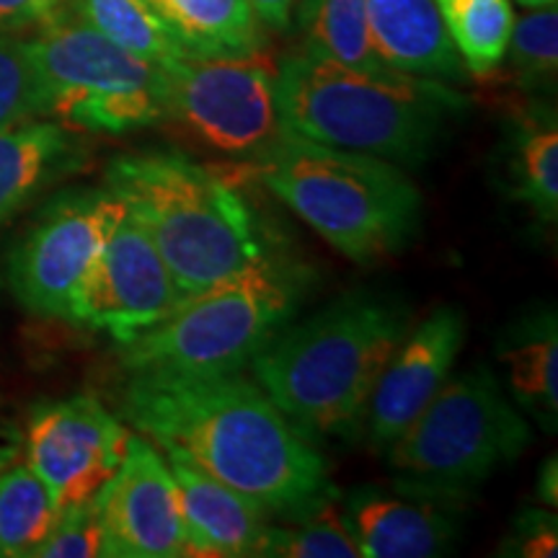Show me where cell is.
<instances>
[{"mask_svg":"<svg viewBox=\"0 0 558 558\" xmlns=\"http://www.w3.org/2000/svg\"><path fill=\"white\" fill-rule=\"evenodd\" d=\"M104 556L181 558L190 554L179 488L163 452L148 437L130 435L120 471L96 494Z\"/></svg>","mask_w":558,"mask_h":558,"instance_id":"cell-13","label":"cell"},{"mask_svg":"<svg viewBox=\"0 0 558 558\" xmlns=\"http://www.w3.org/2000/svg\"><path fill=\"white\" fill-rule=\"evenodd\" d=\"M505 60L522 88L554 86L558 73V11L556 5L530 9L514 16Z\"/></svg>","mask_w":558,"mask_h":558,"instance_id":"cell-27","label":"cell"},{"mask_svg":"<svg viewBox=\"0 0 558 558\" xmlns=\"http://www.w3.org/2000/svg\"><path fill=\"white\" fill-rule=\"evenodd\" d=\"M122 215V199L107 186L58 194L11 254L9 284L19 303L75 324L81 292Z\"/></svg>","mask_w":558,"mask_h":558,"instance_id":"cell-10","label":"cell"},{"mask_svg":"<svg viewBox=\"0 0 558 558\" xmlns=\"http://www.w3.org/2000/svg\"><path fill=\"white\" fill-rule=\"evenodd\" d=\"M124 427L94 396H73L34 409L26 427V463L50 488L58 507L94 499L120 471Z\"/></svg>","mask_w":558,"mask_h":558,"instance_id":"cell-11","label":"cell"},{"mask_svg":"<svg viewBox=\"0 0 558 558\" xmlns=\"http://www.w3.org/2000/svg\"><path fill=\"white\" fill-rule=\"evenodd\" d=\"M169 120L222 156L259 163L290 135L277 101V62L259 50L243 58H179L163 65Z\"/></svg>","mask_w":558,"mask_h":558,"instance_id":"cell-9","label":"cell"},{"mask_svg":"<svg viewBox=\"0 0 558 558\" xmlns=\"http://www.w3.org/2000/svg\"><path fill=\"white\" fill-rule=\"evenodd\" d=\"M181 298L156 243L124 207L81 292L75 324L107 331L122 344L169 316Z\"/></svg>","mask_w":558,"mask_h":558,"instance_id":"cell-12","label":"cell"},{"mask_svg":"<svg viewBox=\"0 0 558 558\" xmlns=\"http://www.w3.org/2000/svg\"><path fill=\"white\" fill-rule=\"evenodd\" d=\"M70 0H0V32L19 34L39 29L68 11Z\"/></svg>","mask_w":558,"mask_h":558,"instance_id":"cell-31","label":"cell"},{"mask_svg":"<svg viewBox=\"0 0 558 558\" xmlns=\"http://www.w3.org/2000/svg\"><path fill=\"white\" fill-rule=\"evenodd\" d=\"M533 442L530 418L514 407L488 367L448 375L383 456L396 488L456 507Z\"/></svg>","mask_w":558,"mask_h":558,"instance_id":"cell-6","label":"cell"},{"mask_svg":"<svg viewBox=\"0 0 558 558\" xmlns=\"http://www.w3.org/2000/svg\"><path fill=\"white\" fill-rule=\"evenodd\" d=\"M465 333L469 320L456 305H439L411 326L383 367L362 416L360 427L367 448L386 452L388 445L414 422L448 380L465 344Z\"/></svg>","mask_w":558,"mask_h":558,"instance_id":"cell-14","label":"cell"},{"mask_svg":"<svg viewBox=\"0 0 558 558\" xmlns=\"http://www.w3.org/2000/svg\"><path fill=\"white\" fill-rule=\"evenodd\" d=\"M437 9L465 73L476 78L497 73L514 24L512 0H437Z\"/></svg>","mask_w":558,"mask_h":558,"instance_id":"cell-23","label":"cell"},{"mask_svg":"<svg viewBox=\"0 0 558 558\" xmlns=\"http://www.w3.org/2000/svg\"><path fill=\"white\" fill-rule=\"evenodd\" d=\"M248 3L264 29L275 32H288L298 9V0H248Z\"/></svg>","mask_w":558,"mask_h":558,"instance_id":"cell-32","label":"cell"},{"mask_svg":"<svg viewBox=\"0 0 558 558\" xmlns=\"http://www.w3.org/2000/svg\"><path fill=\"white\" fill-rule=\"evenodd\" d=\"M50 114L47 88L39 78L26 39L0 32V128Z\"/></svg>","mask_w":558,"mask_h":558,"instance_id":"cell-28","label":"cell"},{"mask_svg":"<svg viewBox=\"0 0 558 558\" xmlns=\"http://www.w3.org/2000/svg\"><path fill=\"white\" fill-rule=\"evenodd\" d=\"M499 556L509 558H556L558 520L550 507H527L514 518Z\"/></svg>","mask_w":558,"mask_h":558,"instance_id":"cell-30","label":"cell"},{"mask_svg":"<svg viewBox=\"0 0 558 558\" xmlns=\"http://www.w3.org/2000/svg\"><path fill=\"white\" fill-rule=\"evenodd\" d=\"M556 456H550L546 463H543L541 469V478H538V499L543 507H550L554 509L558 505V488H556Z\"/></svg>","mask_w":558,"mask_h":558,"instance_id":"cell-33","label":"cell"},{"mask_svg":"<svg viewBox=\"0 0 558 558\" xmlns=\"http://www.w3.org/2000/svg\"><path fill=\"white\" fill-rule=\"evenodd\" d=\"M104 556V530L96 497L62 507L58 522L34 558H94Z\"/></svg>","mask_w":558,"mask_h":558,"instance_id":"cell-29","label":"cell"},{"mask_svg":"<svg viewBox=\"0 0 558 558\" xmlns=\"http://www.w3.org/2000/svg\"><path fill=\"white\" fill-rule=\"evenodd\" d=\"M259 166L267 190L354 264L401 251L422 220L416 184L388 160L290 132Z\"/></svg>","mask_w":558,"mask_h":558,"instance_id":"cell-5","label":"cell"},{"mask_svg":"<svg viewBox=\"0 0 558 558\" xmlns=\"http://www.w3.org/2000/svg\"><path fill=\"white\" fill-rule=\"evenodd\" d=\"M68 9L135 58L163 68L186 58L148 0H70Z\"/></svg>","mask_w":558,"mask_h":558,"instance_id":"cell-24","label":"cell"},{"mask_svg":"<svg viewBox=\"0 0 558 558\" xmlns=\"http://www.w3.org/2000/svg\"><path fill=\"white\" fill-rule=\"evenodd\" d=\"M277 101L292 135L401 169L422 166L469 111L450 83L344 65L308 47L277 65Z\"/></svg>","mask_w":558,"mask_h":558,"instance_id":"cell-2","label":"cell"},{"mask_svg":"<svg viewBox=\"0 0 558 558\" xmlns=\"http://www.w3.org/2000/svg\"><path fill=\"white\" fill-rule=\"evenodd\" d=\"M186 58H243L264 50L248 0H148Z\"/></svg>","mask_w":558,"mask_h":558,"instance_id":"cell-20","label":"cell"},{"mask_svg":"<svg viewBox=\"0 0 558 558\" xmlns=\"http://www.w3.org/2000/svg\"><path fill=\"white\" fill-rule=\"evenodd\" d=\"M104 186L145 228L184 298L269 256L239 190L184 153H124L109 163Z\"/></svg>","mask_w":558,"mask_h":558,"instance_id":"cell-4","label":"cell"},{"mask_svg":"<svg viewBox=\"0 0 558 558\" xmlns=\"http://www.w3.org/2000/svg\"><path fill=\"white\" fill-rule=\"evenodd\" d=\"M525 9H543V5H556V0H518Z\"/></svg>","mask_w":558,"mask_h":558,"instance_id":"cell-34","label":"cell"},{"mask_svg":"<svg viewBox=\"0 0 558 558\" xmlns=\"http://www.w3.org/2000/svg\"><path fill=\"white\" fill-rule=\"evenodd\" d=\"M86 158V145L62 122L34 117L0 128V228Z\"/></svg>","mask_w":558,"mask_h":558,"instance_id":"cell-18","label":"cell"},{"mask_svg":"<svg viewBox=\"0 0 558 558\" xmlns=\"http://www.w3.org/2000/svg\"><path fill=\"white\" fill-rule=\"evenodd\" d=\"M373 50L388 70L442 83L465 81L437 0H367Z\"/></svg>","mask_w":558,"mask_h":558,"instance_id":"cell-17","label":"cell"},{"mask_svg":"<svg viewBox=\"0 0 558 558\" xmlns=\"http://www.w3.org/2000/svg\"><path fill=\"white\" fill-rule=\"evenodd\" d=\"M349 535L365 558H435L458 541V518L445 505L411 494L357 488L341 507Z\"/></svg>","mask_w":558,"mask_h":558,"instance_id":"cell-15","label":"cell"},{"mask_svg":"<svg viewBox=\"0 0 558 558\" xmlns=\"http://www.w3.org/2000/svg\"><path fill=\"white\" fill-rule=\"evenodd\" d=\"M497 354L507 367L509 399L543 432L558 429V324L554 305L514 320Z\"/></svg>","mask_w":558,"mask_h":558,"instance_id":"cell-19","label":"cell"},{"mask_svg":"<svg viewBox=\"0 0 558 558\" xmlns=\"http://www.w3.org/2000/svg\"><path fill=\"white\" fill-rule=\"evenodd\" d=\"M305 47L362 70H388L373 50L367 0H300Z\"/></svg>","mask_w":558,"mask_h":558,"instance_id":"cell-25","label":"cell"},{"mask_svg":"<svg viewBox=\"0 0 558 558\" xmlns=\"http://www.w3.org/2000/svg\"><path fill=\"white\" fill-rule=\"evenodd\" d=\"M160 452L177 481L190 554L218 558L259 556L271 527L267 509L220 484L218 478L207 476L179 452Z\"/></svg>","mask_w":558,"mask_h":558,"instance_id":"cell-16","label":"cell"},{"mask_svg":"<svg viewBox=\"0 0 558 558\" xmlns=\"http://www.w3.org/2000/svg\"><path fill=\"white\" fill-rule=\"evenodd\" d=\"M411 326L401 300L354 292L284 324L248 365L305 435H344L360 429L375 383Z\"/></svg>","mask_w":558,"mask_h":558,"instance_id":"cell-3","label":"cell"},{"mask_svg":"<svg viewBox=\"0 0 558 558\" xmlns=\"http://www.w3.org/2000/svg\"><path fill=\"white\" fill-rule=\"evenodd\" d=\"M267 558H357L360 550L349 535L341 509L331 497L305 512L292 514L284 527H269L262 554Z\"/></svg>","mask_w":558,"mask_h":558,"instance_id":"cell-26","label":"cell"},{"mask_svg":"<svg viewBox=\"0 0 558 558\" xmlns=\"http://www.w3.org/2000/svg\"><path fill=\"white\" fill-rule=\"evenodd\" d=\"M120 409L137 435L192 460L269 514L292 518L333 494L329 463L311 435L241 369L130 373Z\"/></svg>","mask_w":558,"mask_h":558,"instance_id":"cell-1","label":"cell"},{"mask_svg":"<svg viewBox=\"0 0 558 558\" xmlns=\"http://www.w3.org/2000/svg\"><path fill=\"white\" fill-rule=\"evenodd\" d=\"M512 190L543 222L558 218V128L554 111H530L509 132Z\"/></svg>","mask_w":558,"mask_h":558,"instance_id":"cell-21","label":"cell"},{"mask_svg":"<svg viewBox=\"0 0 558 558\" xmlns=\"http://www.w3.org/2000/svg\"><path fill=\"white\" fill-rule=\"evenodd\" d=\"M298 277L271 256L181 298L169 316L122 341L130 373H239L298 308Z\"/></svg>","mask_w":558,"mask_h":558,"instance_id":"cell-7","label":"cell"},{"mask_svg":"<svg viewBox=\"0 0 558 558\" xmlns=\"http://www.w3.org/2000/svg\"><path fill=\"white\" fill-rule=\"evenodd\" d=\"M60 507L29 463L0 469V558H34Z\"/></svg>","mask_w":558,"mask_h":558,"instance_id":"cell-22","label":"cell"},{"mask_svg":"<svg viewBox=\"0 0 558 558\" xmlns=\"http://www.w3.org/2000/svg\"><path fill=\"white\" fill-rule=\"evenodd\" d=\"M50 114L70 130L122 135L169 122L163 68L130 54L73 11L26 39Z\"/></svg>","mask_w":558,"mask_h":558,"instance_id":"cell-8","label":"cell"}]
</instances>
